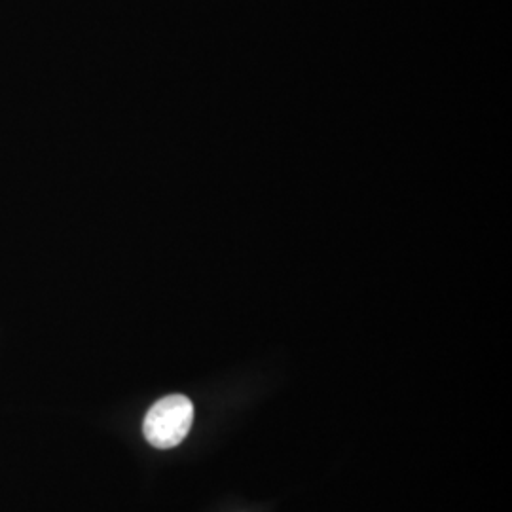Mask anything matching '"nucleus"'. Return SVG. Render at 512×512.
I'll use <instances>...</instances> for the list:
<instances>
[{
    "label": "nucleus",
    "mask_w": 512,
    "mask_h": 512,
    "mask_svg": "<svg viewBox=\"0 0 512 512\" xmlns=\"http://www.w3.org/2000/svg\"><path fill=\"white\" fill-rule=\"evenodd\" d=\"M194 421V404L184 395H169L148 410L143 433L158 450L179 446Z\"/></svg>",
    "instance_id": "obj_1"
}]
</instances>
